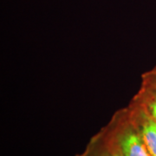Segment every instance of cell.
<instances>
[{"instance_id": "4", "label": "cell", "mask_w": 156, "mask_h": 156, "mask_svg": "<svg viewBox=\"0 0 156 156\" xmlns=\"http://www.w3.org/2000/svg\"><path fill=\"white\" fill-rule=\"evenodd\" d=\"M101 156H123V154H122V152H111V153H107V154H104L103 155Z\"/></svg>"}, {"instance_id": "3", "label": "cell", "mask_w": 156, "mask_h": 156, "mask_svg": "<svg viewBox=\"0 0 156 156\" xmlns=\"http://www.w3.org/2000/svg\"><path fill=\"white\" fill-rule=\"evenodd\" d=\"M148 111H149V115L156 122V91L149 98Z\"/></svg>"}, {"instance_id": "1", "label": "cell", "mask_w": 156, "mask_h": 156, "mask_svg": "<svg viewBox=\"0 0 156 156\" xmlns=\"http://www.w3.org/2000/svg\"><path fill=\"white\" fill-rule=\"evenodd\" d=\"M118 145L123 156H152L140 134L127 129L119 135Z\"/></svg>"}, {"instance_id": "2", "label": "cell", "mask_w": 156, "mask_h": 156, "mask_svg": "<svg viewBox=\"0 0 156 156\" xmlns=\"http://www.w3.org/2000/svg\"><path fill=\"white\" fill-rule=\"evenodd\" d=\"M140 134L152 156H156V122L149 115L143 118Z\"/></svg>"}]
</instances>
